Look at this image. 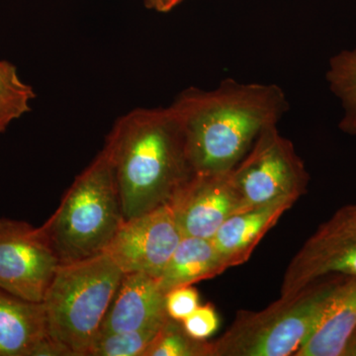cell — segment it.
I'll list each match as a JSON object with an SVG mask.
<instances>
[{"label":"cell","mask_w":356,"mask_h":356,"mask_svg":"<svg viewBox=\"0 0 356 356\" xmlns=\"http://www.w3.org/2000/svg\"><path fill=\"white\" fill-rule=\"evenodd\" d=\"M172 106L192 172L222 173L236 168L264 129L277 125L289 102L276 84L226 79L211 90L184 89Z\"/></svg>","instance_id":"6da1fadb"},{"label":"cell","mask_w":356,"mask_h":356,"mask_svg":"<svg viewBox=\"0 0 356 356\" xmlns=\"http://www.w3.org/2000/svg\"><path fill=\"white\" fill-rule=\"evenodd\" d=\"M104 146L113 161L125 220L168 203L193 175L172 104L124 114Z\"/></svg>","instance_id":"7a4b0ae2"},{"label":"cell","mask_w":356,"mask_h":356,"mask_svg":"<svg viewBox=\"0 0 356 356\" xmlns=\"http://www.w3.org/2000/svg\"><path fill=\"white\" fill-rule=\"evenodd\" d=\"M124 221L113 161L104 146L42 227L64 264L104 252Z\"/></svg>","instance_id":"3957f363"},{"label":"cell","mask_w":356,"mask_h":356,"mask_svg":"<svg viewBox=\"0 0 356 356\" xmlns=\"http://www.w3.org/2000/svg\"><path fill=\"white\" fill-rule=\"evenodd\" d=\"M124 274L105 252L60 264L43 301L49 337L86 356Z\"/></svg>","instance_id":"277c9868"},{"label":"cell","mask_w":356,"mask_h":356,"mask_svg":"<svg viewBox=\"0 0 356 356\" xmlns=\"http://www.w3.org/2000/svg\"><path fill=\"white\" fill-rule=\"evenodd\" d=\"M344 277L320 281L292 298L280 297L261 311L238 312L231 327L212 341L213 356L294 355Z\"/></svg>","instance_id":"5b68a950"},{"label":"cell","mask_w":356,"mask_h":356,"mask_svg":"<svg viewBox=\"0 0 356 356\" xmlns=\"http://www.w3.org/2000/svg\"><path fill=\"white\" fill-rule=\"evenodd\" d=\"M232 177L245 210L284 199L297 201L309 184L303 161L277 125L259 134Z\"/></svg>","instance_id":"8992f818"},{"label":"cell","mask_w":356,"mask_h":356,"mask_svg":"<svg viewBox=\"0 0 356 356\" xmlns=\"http://www.w3.org/2000/svg\"><path fill=\"white\" fill-rule=\"evenodd\" d=\"M332 276L356 277V204L321 224L288 264L281 298H292Z\"/></svg>","instance_id":"52a82bcc"},{"label":"cell","mask_w":356,"mask_h":356,"mask_svg":"<svg viewBox=\"0 0 356 356\" xmlns=\"http://www.w3.org/2000/svg\"><path fill=\"white\" fill-rule=\"evenodd\" d=\"M60 266L43 227L0 218V289L43 303Z\"/></svg>","instance_id":"ba28073f"},{"label":"cell","mask_w":356,"mask_h":356,"mask_svg":"<svg viewBox=\"0 0 356 356\" xmlns=\"http://www.w3.org/2000/svg\"><path fill=\"white\" fill-rule=\"evenodd\" d=\"M182 238L166 203L125 220L104 252L125 274L145 273L158 278Z\"/></svg>","instance_id":"9c48e42d"},{"label":"cell","mask_w":356,"mask_h":356,"mask_svg":"<svg viewBox=\"0 0 356 356\" xmlns=\"http://www.w3.org/2000/svg\"><path fill=\"white\" fill-rule=\"evenodd\" d=\"M184 236L211 238L229 217L245 210L232 170L193 173L168 201Z\"/></svg>","instance_id":"30bf717a"},{"label":"cell","mask_w":356,"mask_h":356,"mask_svg":"<svg viewBox=\"0 0 356 356\" xmlns=\"http://www.w3.org/2000/svg\"><path fill=\"white\" fill-rule=\"evenodd\" d=\"M165 294L154 276L124 274L98 334L163 325L170 318L165 310Z\"/></svg>","instance_id":"8fae6325"},{"label":"cell","mask_w":356,"mask_h":356,"mask_svg":"<svg viewBox=\"0 0 356 356\" xmlns=\"http://www.w3.org/2000/svg\"><path fill=\"white\" fill-rule=\"evenodd\" d=\"M295 202L293 199H284L229 217L211 238L227 267L238 266L248 261L264 236Z\"/></svg>","instance_id":"7c38bea8"},{"label":"cell","mask_w":356,"mask_h":356,"mask_svg":"<svg viewBox=\"0 0 356 356\" xmlns=\"http://www.w3.org/2000/svg\"><path fill=\"white\" fill-rule=\"evenodd\" d=\"M356 327V277H344L295 356H343Z\"/></svg>","instance_id":"4fadbf2b"},{"label":"cell","mask_w":356,"mask_h":356,"mask_svg":"<svg viewBox=\"0 0 356 356\" xmlns=\"http://www.w3.org/2000/svg\"><path fill=\"white\" fill-rule=\"evenodd\" d=\"M48 336L43 303L0 289V356H31Z\"/></svg>","instance_id":"5bb4252c"},{"label":"cell","mask_w":356,"mask_h":356,"mask_svg":"<svg viewBox=\"0 0 356 356\" xmlns=\"http://www.w3.org/2000/svg\"><path fill=\"white\" fill-rule=\"evenodd\" d=\"M222 255L211 238L184 236L158 280L165 292L216 277L227 270Z\"/></svg>","instance_id":"9a60e30c"},{"label":"cell","mask_w":356,"mask_h":356,"mask_svg":"<svg viewBox=\"0 0 356 356\" xmlns=\"http://www.w3.org/2000/svg\"><path fill=\"white\" fill-rule=\"evenodd\" d=\"M327 81L343 106L339 129L356 136V49L341 51L331 58Z\"/></svg>","instance_id":"2e32d148"},{"label":"cell","mask_w":356,"mask_h":356,"mask_svg":"<svg viewBox=\"0 0 356 356\" xmlns=\"http://www.w3.org/2000/svg\"><path fill=\"white\" fill-rule=\"evenodd\" d=\"M35 97L34 89L21 81L15 65L0 60V133L31 110Z\"/></svg>","instance_id":"e0dca14e"},{"label":"cell","mask_w":356,"mask_h":356,"mask_svg":"<svg viewBox=\"0 0 356 356\" xmlns=\"http://www.w3.org/2000/svg\"><path fill=\"white\" fill-rule=\"evenodd\" d=\"M144 356H213L212 343L193 339L181 322L168 318Z\"/></svg>","instance_id":"ac0fdd59"},{"label":"cell","mask_w":356,"mask_h":356,"mask_svg":"<svg viewBox=\"0 0 356 356\" xmlns=\"http://www.w3.org/2000/svg\"><path fill=\"white\" fill-rule=\"evenodd\" d=\"M163 325L137 331L98 334L89 346L86 356H144Z\"/></svg>","instance_id":"d6986e66"},{"label":"cell","mask_w":356,"mask_h":356,"mask_svg":"<svg viewBox=\"0 0 356 356\" xmlns=\"http://www.w3.org/2000/svg\"><path fill=\"white\" fill-rule=\"evenodd\" d=\"M199 306V293L192 285L170 289L165 294V310L168 317L182 322Z\"/></svg>","instance_id":"ffe728a7"},{"label":"cell","mask_w":356,"mask_h":356,"mask_svg":"<svg viewBox=\"0 0 356 356\" xmlns=\"http://www.w3.org/2000/svg\"><path fill=\"white\" fill-rule=\"evenodd\" d=\"M185 332L193 339L206 341L212 337L219 327V318L212 305L198 306L184 321Z\"/></svg>","instance_id":"44dd1931"},{"label":"cell","mask_w":356,"mask_h":356,"mask_svg":"<svg viewBox=\"0 0 356 356\" xmlns=\"http://www.w3.org/2000/svg\"><path fill=\"white\" fill-rule=\"evenodd\" d=\"M31 356H74L72 351L50 337H46L37 344Z\"/></svg>","instance_id":"7402d4cb"},{"label":"cell","mask_w":356,"mask_h":356,"mask_svg":"<svg viewBox=\"0 0 356 356\" xmlns=\"http://www.w3.org/2000/svg\"><path fill=\"white\" fill-rule=\"evenodd\" d=\"M147 8L153 9L161 13H166L170 11L166 0H145Z\"/></svg>","instance_id":"603a6c76"},{"label":"cell","mask_w":356,"mask_h":356,"mask_svg":"<svg viewBox=\"0 0 356 356\" xmlns=\"http://www.w3.org/2000/svg\"><path fill=\"white\" fill-rule=\"evenodd\" d=\"M343 356H356V327L346 343Z\"/></svg>","instance_id":"cb8c5ba5"},{"label":"cell","mask_w":356,"mask_h":356,"mask_svg":"<svg viewBox=\"0 0 356 356\" xmlns=\"http://www.w3.org/2000/svg\"><path fill=\"white\" fill-rule=\"evenodd\" d=\"M168 1V8H170V11L172 10L175 6H177L178 4L181 3L184 0H166Z\"/></svg>","instance_id":"d4e9b609"}]
</instances>
